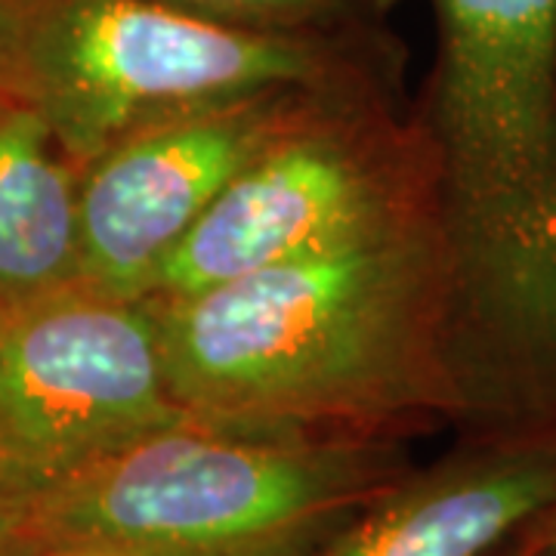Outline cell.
Listing matches in <instances>:
<instances>
[{
  "label": "cell",
  "mask_w": 556,
  "mask_h": 556,
  "mask_svg": "<svg viewBox=\"0 0 556 556\" xmlns=\"http://www.w3.org/2000/svg\"><path fill=\"white\" fill-rule=\"evenodd\" d=\"M0 556H124L115 551H100V547H72V544H28V541H13Z\"/></svg>",
  "instance_id": "8fae6325"
},
{
  "label": "cell",
  "mask_w": 556,
  "mask_h": 556,
  "mask_svg": "<svg viewBox=\"0 0 556 556\" xmlns=\"http://www.w3.org/2000/svg\"><path fill=\"white\" fill-rule=\"evenodd\" d=\"M415 470L405 439L182 417L20 504V541L124 556H316Z\"/></svg>",
  "instance_id": "3957f363"
},
{
  "label": "cell",
  "mask_w": 556,
  "mask_h": 556,
  "mask_svg": "<svg viewBox=\"0 0 556 556\" xmlns=\"http://www.w3.org/2000/svg\"><path fill=\"white\" fill-rule=\"evenodd\" d=\"M365 78L371 47L356 31H260L161 0H0V90L78 167L199 105Z\"/></svg>",
  "instance_id": "277c9868"
},
{
  "label": "cell",
  "mask_w": 556,
  "mask_h": 556,
  "mask_svg": "<svg viewBox=\"0 0 556 556\" xmlns=\"http://www.w3.org/2000/svg\"><path fill=\"white\" fill-rule=\"evenodd\" d=\"M331 87L343 84L199 105L139 127L80 167V285L149 298L161 266L226 186Z\"/></svg>",
  "instance_id": "52a82bcc"
},
{
  "label": "cell",
  "mask_w": 556,
  "mask_h": 556,
  "mask_svg": "<svg viewBox=\"0 0 556 556\" xmlns=\"http://www.w3.org/2000/svg\"><path fill=\"white\" fill-rule=\"evenodd\" d=\"M204 20L260 31H356L387 0H161Z\"/></svg>",
  "instance_id": "30bf717a"
},
{
  "label": "cell",
  "mask_w": 556,
  "mask_h": 556,
  "mask_svg": "<svg viewBox=\"0 0 556 556\" xmlns=\"http://www.w3.org/2000/svg\"><path fill=\"white\" fill-rule=\"evenodd\" d=\"M80 285V167L0 90V306Z\"/></svg>",
  "instance_id": "9c48e42d"
},
{
  "label": "cell",
  "mask_w": 556,
  "mask_h": 556,
  "mask_svg": "<svg viewBox=\"0 0 556 556\" xmlns=\"http://www.w3.org/2000/svg\"><path fill=\"white\" fill-rule=\"evenodd\" d=\"M146 303L170 396L189 417L405 439L464 427L470 415L455 254L442 219Z\"/></svg>",
  "instance_id": "6da1fadb"
},
{
  "label": "cell",
  "mask_w": 556,
  "mask_h": 556,
  "mask_svg": "<svg viewBox=\"0 0 556 556\" xmlns=\"http://www.w3.org/2000/svg\"><path fill=\"white\" fill-rule=\"evenodd\" d=\"M427 219L442 211L424 118H402L375 78L331 87L226 186L146 300L199 294Z\"/></svg>",
  "instance_id": "5b68a950"
},
{
  "label": "cell",
  "mask_w": 556,
  "mask_h": 556,
  "mask_svg": "<svg viewBox=\"0 0 556 556\" xmlns=\"http://www.w3.org/2000/svg\"><path fill=\"white\" fill-rule=\"evenodd\" d=\"M556 507V445L464 437L316 556H489Z\"/></svg>",
  "instance_id": "ba28073f"
},
{
  "label": "cell",
  "mask_w": 556,
  "mask_h": 556,
  "mask_svg": "<svg viewBox=\"0 0 556 556\" xmlns=\"http://www.w3.org/2000/svg\"><path fill=\"white\" fill-rule=\"evenodd\" d=\"M16 532H20V504L0 497V554L16 541Z\"/></svg>",
  "instance_id": "4fadbf2b"
},
{
  "label": "cell",
  "mask_w": 556,
  "mask_h": 556,
  "mask_svg": "<svg viewBox=\"0 0 556 556\" xmlns=\"http://www.w3.org/2000/svg\"><path fill=\"white\" fill-rule=\"evenodd\" d=\"M519 544H522L526 551L556 547V507H551L547 514H541L532 526H526V529L519 532Z\"/></svg>",
  "instance_id": "7c38bea8"
},
{
  "label": "cell",
  "mask_w": 556,
  "mask_h": 556,
  "mask_svg": "<svg viewBox=\"0 0 556 556\" xmlns=\"http://www.w3.org/2000/svg\"><path fill=\"white\" fill-rule=\"evenodd\" d=\"M182 417L146 300L72 285L0 306V497L25 504Z\"/></svg>",
  "instance_id": "8992f818"
},
{
  "label": "cell",
  "mask_w": 556,
  "mask_h": 556,
  "mask_svg": "<svg viewBox=\"0 0 556 556\" xmlns=\"http://www.w3.org/2000/svg\"><path fill=\"white\" fill-rule=\"evenodd\" d=\"M526 551V547H522ZM529 556H556V547H544V551H526Z\"/></svg>",
  "instance_id": "9a60e30c"
},
{
  "label": "cell",
  "mask_w": 556,
  "mask_h": 556,
  "mask_svg": "<svg viewBox=\"0 0 556 556\" xmlns=\"http://www.w3.org/2000/svg\"><path fill=\"white\" fill-rule=\"evenodd\" d=\"M424 124L460 298L464 437L556 445V0H430Z\"/></svg>",
  "instance_id": "7a4b0ae2"
},
{
  "label": "cell",
  "mask_w": 556,
  "mask_h": 556,
  "mask_svg": "<svg viewBox=\"0 0 556 556\" xmlns=\"http://www.w3.org/2000/svg\"><path fill=\"white\" fill-rule=\"evenodd\" d=\"M489 556H529V554L522 551V544H519V535H517L514 541H507L504 547H497L495 554H489Z\"/></svg>",
  "instance_id": "5bb4252c"
}]
</instances>
